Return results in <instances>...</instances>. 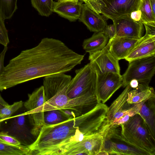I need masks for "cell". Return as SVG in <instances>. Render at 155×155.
Listing matches in <instances>:
<instances>
[{"instance_id":"obj_1","label":"cell","mask_w":155,"mask_h":155,"mask_svg":"<svg viewBox=\"0 0 155 155\" xmlns=\"http://www.w3.org/2000/svg\"><path fill=\"white\" fill-rule=\"evenodd\" d=\"M79 54L58 39L44 38L11 59L0 76V91L41 77L69 71L80 64Z\"/></svg>"},{"instance_id":"obj_2","label":"cell","mask_w":155,"mask_h":155,"mask_svg":"<svg viewBox=\"0 0 155 155\" xmlns=\"http://www.w3.org/2000/svg\"><path fill=\"white\" fill-rule=\"evenodd\" d=\"M106 110L97 104L88 112L53 125H44L36 140L28 145L30 155H65L85 138L104 131Z\"/></svg>"},{"instance_id":"obj_3","label":"cell","mask_w":155,"mask_h":155,"mask_svg":"<svg viewBox=\"0 0 155 155\" xmlns=\"http://www.w3.org/2000/svg\"><path fill=\"white\" fill-rule=\"evenodd\" d=\"M68 86H60L52 90L50 98L42 106L33 110L28 111L35 117L42 118L44 112L52 110L68 109L76 111L81 114L93 108L99 103L95 95H85L70 98L67 95Z\"/></svg>"},{"instance_id":"obj_4","label":"cell","mask_w":155,"mask_h":155,"mask_svg":"<svg viewBox=\"0 0 155 155\" xmlns=\"http://www.w3.org/2000/svg\"><path fill=\"white\" fill-rule=\"evenodd\" d=\"M120 125L121 135L127 144L145 155H155V138L139 114Z\"/></svg>"},{"instance_id":"obj_5","label":"cell","mask_w":155,"mask_h":155,"mask_svg":"<svg viewBox=\"0 0 155 155\" xmlns=\"http://www.w3.org/2000/svg\"><path fill=\"white\" fill-rule=\"evenodd\" d=\"M140 0H88L85 4L93 11L112 20L139 10Z\"/></svg>"},{"instance_id":"obj_6","label":"cell","mask_w":155,"mask_h":155,"mask_svg":"<svg viewBox=\"0 0 155 155\" xmlns=\"http://www.w3.org/2000/svg\"><path fill=\"white\" fill-rule=\"evenodd\" d=\"M75 72V75L68 85V96L74 98L85 95H96V72L94 64L90 62L76 70Z\"/></svg>"},{"instance_id":"obj_7","label":"cell","mask_w":155,"mask_h":155,"mask_svg":"<svg viewBox=\"0 0 155 155\" xmlns=\"http://www.w3.org/2000/svg\"><path fill=\"white\" fill-rule=\"evenodd\" d=\"M155 73V55L129 62L128 68L122 76L123 86L125 87L131 80L149 85Z\"/></svg>"},{"instance_id":"obj_8","label":"cell","mask_w":155,"mask_h":155,"mask_svg":"<svg viewBox=\"0 0 155 155\" xmlns=\"http://www.w3.org/2000/svg\"><path fill=\"white\" fill-rule=\"evenodd\" d=\"M102 151L108 155H145L125 142L121 135L120 125H110L104 136Z\"/></svg>"},{"instance_id":"obj_9","label":"cell","mask_w":155,"mask_h":155,"mask_svg":"<svg viewBox=\"0 0 155 155\" xmlns=\"http://www.w3.org/2000/svg\"><path fill=\"white\" fill-rule=\"evenodd\" d=\"M96 95L99 103L104 104L123 86L122 76L112 72L101 73L96 67Z\"/></svg>"},{"instance_id":"obj_10","label":"cell","mask_w":155,"mask_h":155,"mask_svg":"<svg viewBox=\"0 0 155 155\" xmlns=\"http://www.w3.org/2000/svg\"><path fill=\"white\" fill-rule=\"evenodd\" d=\"M88 59L101 73L120 74L119 60L109 51L108 43L102 50L89 54Z\"/></svg>"},{"instance_id":"obj_11","label":"cell","mask_w":155,"mask_h":155,"mask_svg":"<svg viewBox=\"0 0 155 155\" xmlns=\"http://www.w3.org/2000/svg\"><path fill=\"white\" fill-rule=\"evenodd\" d=\"M116 36L139 39L143 36V24L132 19L130 15L123 16L112 20Z\"/></svg>"},{"instance_id":"obj_12","label":"cell","mask_w":155,"mask_h":155,"mask_svg":"<svg viewBox=\"0 0 155 155\" xmlns=\"http://www.w3.org/2000/svg\"><path fill=\"white\" fill-rule=\"evenodd\" d=\"M108 130L103 133L85 138L69 149L66 155H97L102 150L104 136Z\"/></svg>"},{"instance_id":"obj_13","label":"cell","mask_w":155,"mask_h":155,"mask_svg":"<svg viewBox=\"0 0 155 155\" xmlns=\"http://www.w3.org/2000/svg\"><path fill=\"white\" fill-rule=\"evenodd\" d=\"M131 89L129 84L127 85L121 93L108 107L107 118L110 125H115L121 118L128 114L129 109L134 104H128L127 101L128 93Z\"/></svg>"},{"instance_id":"obj_14","label":"cell","mask_w":155,"mask_h":155,"mask_svg":"<svg viewBox=\"0 0 155 155\" xmlns=\"http://www.w3.org/2000/svg\"><path fill=\"white\" fill-rule=\"evenodd\" d=\"M155 55V37L146 35L139 39L124 59L131 61Z\"/></svg>"},{"instance_id":"obj_15","label":"cell","mask_w":155,"mask_h":155,"mask_svg":"<svg viewBox=\"0 0 155 155\" xmlns=\"http://www.w3.org/2000/svg\"><path fill=\"white\" fill-rule=\"evenodd\" d=\"M81 1L58 0L54 2L53 12L71 21H75L81 15L83 4Z\"/></svg>"},{"instance_id":"obj_16","label":"cell","mask_w":155,"mask_h":155,"mask_svg":"<svg viewBox=\"0 0 155 155\" xmlns=\"http://www.w3.org/2000/svg\"><path fill=\"white\" fill-rule=\"evenodd\" d=\"M80 21L84 24L91 31H102L107 25L105 18L89 8L86 4H82Z\"/></svg>"},{"instance_id":"obj_17","label":"cell","mask_w":155,"mask_h":155,"mask_svg":"<svg viewBox=\"0 0 155 155\" xmlns=\"http://www.w3.org/2000/svg\"><path fill=\"white\" fill-rule=\"evenodd\" d=\"M139 39L115 36L108 42L109 51L118 60L124 59Z\"/></svg>"},{"instance_id":"obj_18","label":"cell","mask_w":155,"mask_h":155,"mask_svg":"<svg viewBox=\"0 0 155 155\" xmlns=\"http://www.w3.org/2000/svg\"><path fill=\"white\" fill-rule=\"evenodd\" d=\"M138 114L145 122L152 136L155 138V96L142 102Z\"/></svg>"},{"instance_id":"obj_19","label":"cell","mask_w":155,"mask_h":155,"mask_svg":"<svg viewBox=\"0 0 155 155\" xmlns=\"http://www.w3.org/2000/svg\"><path fill=\"white\" fill-rule=\"evenodd\" d=\"M155 96L153 88L149 85L139 84L137 87L131 89L128 92L127 100L128 104H135L140 103Z\"/></svg>"},{"instance_id":"obj_20","label":"cell","mask_w":155,"mask_h":155,"mask_svg":"<svg viewBox=\"0 0 155 155\" xmlns=\"http://www.w3.org/2000/svg\"><path fill=\"white\" fill-rule=\"evenodd\" d=\"M109 38L103 31L94 32L91 37L84 40L82 47L87 52L90 54L103 49L107 45Z\"/></svg>"},{"instance_id":"obj_21","label":"cell","mask_w":155,"mask_h":155,"mask_svg":"<svg viewBox=\"0 0 155 155\" xmlns=\"http://www.w3.org/2000/svg\"><path fill=\"white\" fill-rule=\"evenodd\" d=\"M28 100L23 104L27 111L38 108L46 101L43 86L37 88L32 93L28 94Z\"/></svg>"},{"instance_id":"obj_22","label":"cell","mask_w":155,"mask_h":155,"mask_svg":"<svg viewBox=\"0 0 155 155\" xmlns=\"http://www.w3.org/2000/svg\"><path fill=\"white\" fill-rule=\"evenodd\" d=\"M24 113L13 117L14 118L9 127V130L7 133L9 134L18 139L25 137L26 131L25 120Z\"/></svg>"},{"instance_id":"obj_23","label":"cell","mask_w":155,"mask_h":155,"mask_svg":"<svg viewBox=\"0 0 155 155\" xmlns=\"http://www.w3.org/2000/svg\"><path fill=\"white\" fill-rule=\"evenodd\" d=\"M29 155L28 146L21 145H13L0 139V155Z\"/></svg>"},{"instance_id":"obj_24","label":"cell","mask_w":155,"mask_h":155,"mask_svg":"<svg viewBox=\"0 0 155 155\" xmlns=\"http://www.w3.org/2000/svg\"><path fill=\"white\" fill-rule=\"evenodd\" d=\"M44 125H49L61 123L69 118L60 110H52L44 112Z\"/></svg>"},{"instance_id":"obj_25","label":"cell","mask_w":155,"mask_h":155,"mask_svg":"<svg viewBox=\"0 0 155 155\" xmlns=\"http://www.w3.org/2000/svg\"><path fill=\"white\" fill-rule=\"evenodd\" d=\"M32 6L42 16L48 17L52 13L54 2L53 0H31Z\"/></svg>"},{"instance_id":"obj_26","label":"cell","mask_w":155,"mask_h":155,"mask_svg":"<svg viewBox=\"0 0 155 155\" xmlns=\"http://www.w3.org/2000/svg\"><path fill=\"white\" fill-rule=\"evenodd\" d=\"M17 0H0V14L5 21L11 18L17 9Z\"/></svg>"},{"instance_id":"obj_27","label":"cell","mask_w":155,"mask_h":155,"mask_svg":"<svg viewBox=\"0 0 155 155\" xmlns=\"http://www.w3.org/2000/svg\"><path fill=\"white\" fill-rule=\"evenodd\" d=\"M139 10L141 12L140 22L143 24L155 22V16L152 12L150 0H140Z\"/></svg>"},{"instance_id":"obj_28","label":"cell","mask_w":155,"mask_h":155,"mask_svg":"<svg viewBox=\"0 0 155 155\" xmlns=\"http://www.w3.org/2000/svg\"><path fill=\"white\" fill-rule=\"evenodd\" d=\"M22 101L15 102L12 105L4 106L0 111V119L3 121L10 118L12 114L23 106Z\"/></svg>"},{"instance_id":"obj_29","label":"cell","mask_w":155,"mask_h":155,"mask_svg":"<svg viewBox=\"0 0 155 155\" xmlns=\"http://www.w3.org/2000/svg\"><path fill=\"white\" fill-rule=\"evenodd\" d=\"M4 21L0 14V44L5 46H7L9 41Z\"/></svg>"},{"instance_id":"obj_30","label":"cell","mask_w":155,"mask_h":155,"mask_svg":"<svg viewBox=\"0 0 155 155\" xmlns=\"http://www.w3.org/2000/svg\"><path fill=\"white\" fill-rule=\"evenodd\" d=\"M0 139L9 144L19 146L21 145V142L15 137L8 134L7 132H0Z\"/></svg>"},{"instance_id":"obj_31","label":"cell","mask_w":155,"mask_h":155,"mask_svg":"<svg viewBox=\"0 0 155 155\" xmlns=\"http://www.w3.org/2000/svg\"><path fill=\"white\" fill-rule=\"evenodd\" d=\"M145 28V35L152 37H155V22L144 23Z\"/></svg>"},{"instance_id":"obj_32","label":"cell","mask_w":155,"mask_h":155,"mask_svg":"<svg viewBox=\"0 0 155 155\" xmlns=\"http://www.w3.org/2000/svg\"><path fill=\"white\" fill-rule=\"evenodd\" d=\"M102 31L108 36L109 39L112 38L115 35V29L113 24L107 25Z\"/></svg>"},{"instance_id":"obj_33","label":"cell","mask_w":155,"mask_h":155,"mask_svg":"<svg viewBox=\"0 0 155 155\" xmlns=\"http://www.w3.org/2000/svg\"><path fill=\"white\" fill-rule=\"evenodd\" d=\"M7 49V46H4L3 50L0 54V76L3 72L5 67L4 65V62L5 54Z\"/></svg>"},{"instance_id":"obj_34","label":"cell","mask_w":155,"mask_h":155,"mask_svg":"<svg viewBox=\"0 0 155 155\" xmlns=\"http://www.w3.org/2000/svg\"><path fill=\"white\" fill-rule=\"evenodd\" d=\"M141 16L140 10H138L132 12L130 14L131 18L134 21L140 22Z\"/></svg>"},{"instance_id":"obj_35","label":"cell","mask_w":155,"mask_h":155,"mask_svg":"<svg viewBox=\"0 0 155 155\" xmlns=\"http://www.w3.org/2000/svg\"><path fill=\"white\" fill-rule=\"evenodd\" d=\"M129 84L132 89H135L138 87L139 83L137 80L133 79L131 81Z\"/></svg>"},{"instance_id":"obj_36","label":"cell","mask_w":155,"mask_h":155,"mask_svg":"<svg viewBox=\"0 0 155 155\" xmlns=\"http://www.w3.org/2000/svg\"><path fill=\"white\" fill-rule=\"evenodd\" d=\"M150 2L153 13L155 16V0H150Z\"/></svg>"},{"instance_id":"obj_37","label":"cell","mask_w":155,"mask_h":155,"mask_svg":"<svg viewBox=\"0 0 155 155\" xmlns=\"http://www.w3.org/2000/svg\"><path fill=\"white\" fill-rule=\"evenodd\" d=\"M0 103L4 105L5 106L8 105V104L6 102L3 98L2 97L0 94Z\"/></svg>"},{"instance_id":"obj_38","label":"cell","mask_w":155,"mask_h":155,"mask_svg":"<svg viewBox=\"0 0 155 155\" xmlns=\"http://www.w3.org/2000/svg\"><path fill=\"white\" fill-rule=\"evenodd\" d=\"M4 106L0 103V111L1 109L4 107Z\"/></svg>"},{"instance_id":"obj_39","label":"cell","mask_w":155,"mask_h":155,"mask_svg":"<svg viewBox=\"0 0 155 155\" xmlns=\"http://www.w3.org/2000/svg\"><path fill=\"white\" fill-rule=\"evenodd\" d=\"M83 2H84L85 3L88 0H80Z\"/></svg>"},{"instance_id":"obj_40","label":"cell","mask_w":155,"mask_h":155,"mask_svg":"<svg viewBox=\"0 0 155 155\" xmlns=\"http://www.w3.org/2000/svg\"><path fill=\"white\" fill-rule=\"evenodd\" d=\"M60 1H67V0H58Z\"/></svg>"},{"instance_id":"obj_41","label":"cell","mask_w":155,"mask_h":155,"mask_svg":"<svg viewBox=\"0 0 155 155\" xmlns=\"http://www.w3.org/2000/svg\"><path fill=\"white\" fill-rule=\"evenodd\" d=\"M2 121L0 120V122H2Z\"/></svg>"},{"instance_id":"obj_42","label":"cell","mask_w":155,"mask_h":155,"mask_svg":"<svg viewBox=\"0 0 155 155\" xmlns=\"http://www.w3.org/2000/svg\"><path fill=\"white\" fill-rule=\"evenodd\" d=\"M0 120L2 121H3L2 120H1L0 119Z\"/></svg>"}]
</instances>
